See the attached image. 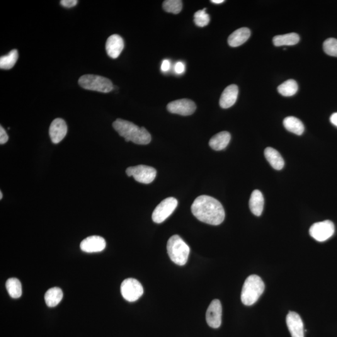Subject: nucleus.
Listing matches in <instances>:
<instances>
[{
	"mask_svg": "<svg viewBox=\"0 0 337 337\" xmlns=\"http://www.w3.org/2000/svg\"><path fill=\"white\" fill-rule=\"evenodd\" d=\"M191 211L199 220L210 225H219L225 219V211L221 203L208 196L196 198L191 206Z\"/></svg>",
	"mask_w": 337,
	"mask_h": 337,
	"instance_id": "1",
	"label": "nucleus"
},
{
	"mask_svg": "<svg viewBox=\"0 0 337 337\" xmlns=\"http://www.w3.org/2000/svg\"><path fill=\"white\" fill-rule=\"evenodd\" d=\"M114 129L126 142L132 141L136 144H148L151 140V135L144 127L139 128L130 121L117 119L113 123Z\"/></svg>",
	"mask_w": 337,
	"mask_h": 337,
	"instance_id": "2",
	"label": "nucleus"
},
{
	"mask_svg": "<svg viewBox=\"0 0 337 337\" xmlns=\"http://www.w3.org/2000/svg\"><path fill=\"white\" fill-rule=\"evenodd\" d=\"M265 290V284L259 276L251 275L247 278L242 287L241 301L247 306L256 304Z\"/></svg>",
	"mask_w": 337,
	"mask_h": 337,
	"instance_id": "3",
	"label": "nucleus"
},
{
	"mask_svg": "<svg viewBox=\"0 0 337 337\" xmlns=\"http://www.w3.org/2000/svg\"><path fill=\"white\" fill-rule=\"evenodd\" d=\"M167 250L171 260L177 265L184 266L188 262L190 248L178 235H174L168 240Z\"/></svg>",
	"mask_w": 337,
	"mask_h": 337,
	"instance_id": "4",
	"label": "nucleus"
},
{
	"mask_svg": "<svg viewBox=\"0 0 337 337\" xmlns=\"http://www.w3.org/2000/svg\"><path fill=\"white\" fill-rule=\"evenodd\" d=\"M79 86L88 90L108 93L113 89V84L110 79L94 74H85L78 80Z\"/></svg>",
	"mask_w": 337,
	"mask_h": 337,
	"instance_id": "5",
	"label": "nucleus"
},
{
	"mask_svg": "<svg viewBox=\"0 0 337 337\" xmlns=\"http://www.w3.org/2000/svg\"><path fill=\"white\" fill-rule=\"evenodd\" d=\"M121 292L124 299L128 302L136 301L144 293L141 283L135 278H126L121 285Z\"/></svg>",
	"mask_w": 337,
	"mask_h": 337,
	"instance_id": "6",
	"label": "nucleus"
},
{
	"mask_svg": "<svg viewBox=\"0 0 337 337\" xmlns=\"http://www.w3.org/2000/svg\"><path fill=\"white\" fill-rule=\"evenodd\" d=\"M178 200L174 198L165 199L152 212V219L155 223L161 224L173 214L178 206Z\"/></svg>",
	"mask_w": 337,
	"mask_h": 337,
	"instance_id": "7",
	"label": "nucleus"
},
{
	"mask_svg": "<svg viewBox=\"0 0 337 337\" xmlns=\"http://www.w3.org/2000/svg\"><path fill=\"white\" fill-rule=\"evenodd\" d=\"M126 173L128 176H133L135 181L145 184L151 183L156 178L157 174V171L154 167L145 165L128 167Z\"/></svg>",
	"mask_w": 337,
	"mask_h": 337,
	"instance_id": "8",
	"label": "nucleus"
},
{
	"mask_svg": "<svg viewBox=\"0 0 337 337\" xmlns=\"http://www.w3.org/2000/svg\"><path fill=\"white\" fill-rule=\"evenodd\" d=\"M335 225L331 220L315 223L310 228V236L318 242H324L333 236Z\"/></svg>",
	"mask_w": 337,
	"mask_h": 337,
	"instance_id": "9",
	"label": "nucleus"
},
{
	"mask_svg": "<svg viewBox=\"0 0 337 337\" xmlns=\"http://www.w3.org/2000/svg\"><path fill=\"white\" fill-rule=\"evenodd\" d=\"M167 110L169 112L181 116L193 115L196 110L195 102L188 99H181L172 101L167 104Z\"/></svg>",
	"mask_w": 337,
	"mask_h": 337,
	"instance_id": "10",
	"label": "nucleus"
},
{
	"mask_svg": "<svg viewBox=\"0 0 337 337\" xmlns=\"http://www.w3.org/2000/svg\"><path fill=\"white\" fill-rule=\"evenodd\" d=\"M222 308L220 300H212L206 312V321L208 326L217 329L222 324Z\"/></svg>",
	"mask_w": 337,
	"mask_h": 337,
	"instance_id": "11",
	"label": "nucleus"
},
{
	"mask_svg": "<svg viewBox=\"0 0 337 337\" xmlns=\"http://www.w3.org/2000/svg\"><path fill=\"white\" fill-rule=\"evenodd\" d=\"M67 127L66 122L62 118H57L51 124L49 135L54 144H58L66 136Z\"/></svg>",
	"mask_w": 337,
	"mask_h": 337,
	"instance_id": "12",
	"label": "nucleus"
},
{
	"mask_svg": "<svg viewBox=\"0 0 337 337\" xmlns=\"http://www.w3.org/2000/svg\"><path fill=\"white\" fill-rule=\"evenodd\" d=\"M286 322L292 337H304V323L300 315L296 312H289Z\"/></svg>",
	"mask_w": 337,
	"mask_h": 337,
	"instance_id": "13",
	"label": "nucleus"
},
{
	"mask_svg": "<svg viewBox=\"0 0 337 337\" xmlns=\"http://www.w3.org/2000/svg\"><path fill=\"white\" fill-rule=\"evenodd\" d=\"M106 243L103 237L93 236L87 237L81 242L80 248L82 251L88 253L103 251L105 249Z\"/></svg>",
	"mask_w": 337,
	"mask_h": 337,
	"instance_id": "14",
	"label": "nucleus"
},
{
	"mask_svg": "<svg viewBox=\"0 0 337 337\" xmlns=\"http://www.w3.org/2000/svg\"><path fill=\"white\" fill-rule=\"evenodd\" d=\"M125 47L123 39L118 35H113L106 41V50L107 54L113 59L119 57Z\"/></svg>",
	"mask_w": 337,
	"mask_h": 337,
	"instance_id": "15",
	"label": "nucleus"
},
{
	"mask_svg": "<svg viewBox=\"0 0 337 337\" xmlns=\"http://www.w3.org/2000/svg\"><path fill=\"white\" fill-rule=\"evenodd\" d=\"M238 94L239 88L236 84H231L227 86L220 96L219 101L220 107L224 109L232 107L236 103Z\"/></svg>",
	"mask_w": 337,
	"mask_h": 337,
	"instance_id": "16",
	"label": "nucleus"
},
{
	"mask_svg": "<svg viewBox=\"0 0 337 337\" xmlns=\"http://www.w3.org/2000/svg\"><path fill=\"white\" fill-rule=\"evenodd\" d=\"M251 36V31L247 28H241L235 31L228 38V44L231 47H237L246 43Z\"/></svg>",
	"mask_w": 337,
	"mask_h": 337,
	"instance_id": "17",
	"label": "nucleus"
},
{
	"mask_svg": "<svg viewBox=\"0 0 337 337\" xmlns=\"http://www.w3.org/2000/svg\"><path fill=\"white\" fill-rule=\"evenodd\" d=\"M264 199L260 191L255 190L252 192L249 201V207L252 214L261 216L263 212Z\"/></svg>",
	"mask_w": 337,
	"mask_h": 337,
	"instance_id": "18",
	"label": "nucleus"
},
{
	"mask_svg": "<svg viewBox=\"0 0 337 337\" xmlns=\"http://www.w3.org/2000/svg\"><path fill=\"white\" fill-rule=\"evenodd\" d=\"M230 138L231 135L227 132L217 133L210 139V147L215 151H221L229 144Z\"/></svg>",
	"mask_w": 337,
	"mask_h": 337,
	"instance_id": "19",
	"label": "nucleus"
},
{
	"mask_svg": "<svg viewBox=\"0 0 337 337\" xmlns=\"http://www.w3.org/2000/svg\"><path fill=\"white\" fill-rule=\"evenodd\" d=\"M264 154L269 164L276 170H281L284 166V160L277 150L272 147H267Z\"/></svg>",
	"mask_w": 337,
	"mask_h": 337,
	"instance_id": "20",
	"label": "nucleus"
},
{
	"mask_svg": "<svg viewBox=\"0 0 337 337\" xmlns=\"http://www.w3.org/2000/svg\"><path fill=\"white\" fill-rule=\"evenodd\" d=\"M283 126L288 132L297 135H302L304 132V126L302 121L293 116L285 118L283 120Z\"/></svg>",
	"mask_w": 337,
	"mask_h": 337,
	"instance_id": "21",
	"label": "nucleus"
},
{
	"mask_svg": "<svg viewBox=\"0 0 337 337\" xmlns=\"http://www.w3.org/2000/svg\"><path fill=\"white\" fill-rule=\"evenodd\" d=\"M300 37L297 33H291L283 35H278L273 38V43L275 47L293 46L299 42Z\"/></svg>",
	"mask_w": 337,
	"mask_h": 337,
	"instance_id": "22",
	"label": "nucleus"
},
{
	"mask_svg": "<svg viewBox=\"0 0 337 337\" xmlns=\"http://www.w3.org/2000/svg\"><path fill=\"white\" fill-rule=\"evenodd\" d=\"M63 297V293L62 289L58 287H53L50 288L46 292L45 300L48 307H54L60 304Z\"/></svg>",
	"mask_w": 337,
	"mask_h": 337,
	"instance_id": "23",
	"label": "nucleus"
},
{
	"mask_svg": "<svg viewBox=\"0 0 337 337\" xmlns=\"http://www.w3.org/2000/svg\"><path fill=\"white\" fill-rule=\"evenodd\" d=\"M7 291L13 299H18L22 295V286L18 278H10L6 282Z\"/></svg>",
	"mask_w": 337,
	"mask_h": 337,
	"instance_id": "24",
	"label": "nucleus"
},
{
	"mask_svg": "<svg viewBox=\"0 0 337 337\" xmlns=\"http://www.w3.org/2000/svg\"><path fill=\"white\" fill-rule=\"evenodd\" d=\"M299 86L293 79H288L278 87V91L281 95L290 97L297 93Z\"/></svg>",
	"mask_w": 337,
	"mask_h": 337,
	"instance_id": "25",
	"label": "nucleus"
},
{
	"mask_svg": "<svg viewBox=\"0 0 337 337\" xmlns=\"http://www.w3.org/2000/svg\"><path fill=\"white\" fill-rule=\"evenodd\" d=\"M18 59V50H11L8 55L0 58V68L2 69H11Z\"/></svg>",
	"mask_w": 337,
	"mask_h": 337,
	"instance_id": "26",
	"label": "nucleus"
},
{
	"mask_svg": "<svg viewBox=\"0 0 337 337\" xmlns=\"http://www.w3.org/2000/svg\"><path fill=\"white\" fill-rule=\"evenodd\" d=\"M162 7L168 13L178 14L183 9V1L181 0H166L162 4Z\"/></svg>",
	"mask_w": 337,
	"mask_h": 337,
	"instance_id": "27",
	"label": "nucleus"
},
{
	"mask_svg": "<svg viewBox=\"0 0 337 337\" xmlns=\"http://www.w3.org/2000/svg\"><path fill=\"white\" fill-rule=\"evenodd\" d=\"M206 9H203L202 10H200L195 14V23L199 27H204V26L208 25L209 23L210 18L209 15L206 13Z\"/></svg>",
	"mask_w": 337,
	"mask_h": 337,
	"instance_id": "28",
	"label": "nucleus"
},
{
	"mask_svg": "<svg viewBox=\"0 0 337 337\" xmlns=\"http://www.w3.org/2000/svg\"><path fill=\"white\" fill-rule=\"evenodd\" d=\"M323 48L325 53L331 57H337V40L333 38L324 41Z\"/></svg>",
	"mask_w": 337,
	"mask_h": 337,
	"instance_id": "29",
	"label": "nucleus"
},
{
	"mask_svg": "<svg viewBox=\"0 0 337 337\" xmlns=\"http://www.w3.org/2000/svg\"><path fill=\"white\" fill-rule=\"evenodd\" d=\"M8 135L2 126H0V144H4L8 142Z\"/></svg>",
	"mask_w": 337,
	"mask_h": 337,
	"instance_id": "30",
	"label": "nucleus"
},
{
	"mask_svg": "<svg viewBox=\"0 0 337 337\" xmlns=\"http://www.w3.org/2000/svg\"><path fill=\"white\" fill-rule=\"evenodd\" d=\"M60 3L65 8H70L76 6L78 1L77 0H62Z\"/></svg>",
	"mask_w": 337,
	"mask_h": 337,
	"instance_id": "31",
	"label": "nucleus"
},
{
	"mask_svg": "<svg viewBox=\"0 0 337 337\" xmlns=\"http://www.w3.org/2000/svg\"><path fill=\"white\" fill-rule=\"evenodd\" d=\"M174 69H175L176 73L181 74L183 73V72L184 71V70H185V66H184L183 63L178 62L176 63L175 65V68Z\"/></svg>",
	"mask_w": 337,
	"mask_h": 337,
	"instance_id": "32",
	"label": "nucleus"
},
{
	"mask_svg": "<svg viewBox=\"0 0 337 337\" xmlns=\"http://www.w3.org/2000/svg\"><path fill=\"white\" fill-rule=\"evenodd\" d=\"M170 69V62L168 60H165L162 62L161 69L162 71L166 72Z\"/></svg>",
	"mask_w": 337,
	"mask_h": 337,
	"instance_id": "33",
	"label": "nucleus"
},
{
	"mask_svg": "<svg viewBox=\"0 0 337 337\" xmlns=\"http://www.w3.org/2000/svg\"><path fill=\"white\" fill-rule=\"evenodd\" d=\"M330 121H331L332 125H334L337 127V113H334L333 115L331 116Z\"/></svg>",
	"mask_w": 337,
	"mask_h": 337,
	"instance_id": "34",
	"label": "nucleus"
},
{
	"mask_svg": "<svg viewBox=\"0 0 337 337\" xmlns=\"http://www.w3.org/2000/svg\"><path fill=\"white\" fill-rule=\"evenodd\" d=\"M211 2L213 3L220 4L224 3V0H212Z\"/></svg>",
	"mask_w": 337,
	"mask_h": 337,
	"instance_id": "35",
	"label": "nucleus"
},
{
	"mask_svg": "<svg viewBox=\"0 0 337 337\" xmlns=\"http://www.w3.org/2000/svg\"><path fill=\"white\" fill-rule=\"evenodd\" d=\"M2 198H3V193H2L1 191V192H0V200H2Z\"/></svg>",
	"mask_w": 337,
	"mask_h": 337,
	"instance_id": "36",
	"label": "nucleus"
}]
</instances>
